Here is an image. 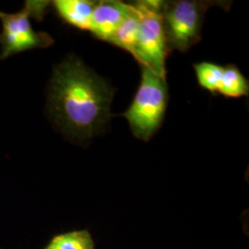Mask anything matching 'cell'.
Here are the masks:
<instances>
[{"label": "cell", "mask_w": 249, "mask_h": 249, "mask_svg": "<svg viewBox=\"0 0 249 249\" xmlns=\"http://www.w3.org/2000/svg\"><path fill=\"white\" fill-rule=\"evenodd\" d=\"M113 95L106 80L71 58L53 71L49 88L51 114L66 133L90 138L109 120Z\"/></svg>", "instance_id": "1"}, {"label": "cell", "mask_w": 249, "mask_h": 249, "mask_svg": "<svg viewBox=\"0 0 249 249\" xmlns=\"http://www.w3.org/2000/svg\"><path fill=\"white\" fill-rule=\"evenodd\" d=\"M142 80L132 104L122 116L129 124L135 137L149 141L162 123L168 101L164 77L142 67Z\"/></svg>", "instance_id": "2"}, {"label": "cell", "mask_w": 249, "mask_h": 249, "mask_svg": "<svg viewBox=\"0 0 249 249\" xmlns=\"http://www.w3.org/2000/svg\"><path fill=\"white\" fill-rule=\"evenodd\" d=\"M140 14V30L133 56L151 71L165 78L169 51L161 17L162 1H141L134 5Z\"/></svg>", "instance_id": "3"}, {"label": "cell", "mask_w": 249, "mask_h": 249, "mask_svg": "<svg viewBox=\"0 0 249 249\" xmlns=\"http://www.w3.org/2000/svg\"><path fill=\"white\" fill-rule=\"evenodd\" d=\"M214 5L209 1L163 2L161 17L169 48L186 52L201 38L205 13Z\"/></svg>", "instance_id": "4"}, {"label": "cell", "mask_w": 249, "mask_h": 249, "mask_svg": "<svg viewBox=\"0 0 249 249\" xmlns=\"http://www.w3.org/2000/svg\"><path fill=\"white\" fill-rule=\"evenodd\" d=\"M32 12L31 5L14 14L0 11V19L3 25V31L0 35L1 58L36 47H46L53 43L52 38L48 35L37 33L33 29L30 22Z\"/></svg>", "instance_id": "5"}, {"label": "cell", "mask_w": 249, "mask_h": 249, "mask_svg": "<svg viewBox=\"0 0 249 249\" xmlns=\"http://www.w3.org/2000/svg\"><path fill=\"white\" fill-rule=\"evenodd\" d=\"M133 5L119 1H100L92 12L89 30L100 40L109 42L117 28L130 12Z\"/></svg>", "instance_id": "6"}, {"label": "cell", "mask_w": 249, "mask_h": 249, "mask_svg": "<svg viewBox=\"0 0 249 249\" xmlns=\"http://www.w3.org/2000/svg\"><path fill=\"white\" fill-rule=\"evenodd\" d=\"M96 3L88 0H56L53 6L66 22L81 30H89Z\"/></svg>", "instance_id": "7"}, {"label": "cell", "mask_w": 249, "mask_h": 249, "mask_svg": "<svg viewBox=\"0 0 249 249\" xmlns=\"http://www.w3.org/2000/svg\"><path fill=\"white\" fill-rule=\"evenodd\" d=\"M140 30V14L133 5V10L124 18L120 26L117 28L114 36L111 37L109 43L116 45L132 55L138 41Z\"/></svg>", "instance_id": "8"}, {"label": "cell", "mask_w": 249, "mask_h": 249, "mask_svg": "<svg viewBox=\"0 0 249 249\" xmlns=\"http://www.w3.org/2000/svg\"><path fill=\"white\" fill-rule=\"evenodd\" d=\"M44 249H95V244L88 230H74L53 236Z\"/></svg>", "instance_id": "9"}, {"label": "cell", "mask_w": 249, "mask_h": 249, "mask_svg": "<svg viewBox=\"0 0 249 249\" xmlns=\"http://www.w3.org/2000/svg\"><path fill=\"white\" fill-rule=\"evenodd\" d=\"M249 81L233 65L223 68V79L218 92L226 97L236 98L249 94Z\"/></svg>", "instance_id": "10"}, {"label": "cell", "mask_w": 249, "mask_h": 249, "mask_svg": "<svg viewBox=\"0 0 249 249\" xmlns=\"http://www.w3.org/2000/svg\"><path fill=\"white\" fill-rule=\"evenodd\" d=\"M199 85L215 93L219 90L223 79V68L211 62H201L194 66Z\"/></svg>", "instance_id": "11"}, {"label": "cell", "mask_w": 249, "mask_h": 249, "mask_svg": "<svg viewBox=\"0 0 249 249\" xmlns=\"http://www.w3.org/2000/svg\"><path fill=\"white\" fill-rule=\"evenodd\" d=\"M0 249H1V248H0Z\"/></svg>", "instance_id": "12"}]
</instances>
